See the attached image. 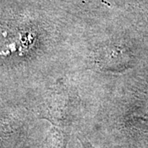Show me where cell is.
I'll return each instance as SVG.
<instances>
[{"instance_id":"1","label":"cell","mask_w":148,"mask_h":148,"mask_svg":"<svg viewBox=\"0 0 148 148\" xmlns=\"http://www.w3.org/2000/svg\"><path fill=\"white\" fill-rule=\"evenodd\" d=\"M77 139L79 140V142L81 143V145H82V148H95L92 146V144L84 136L77 135Z\"/></svg>"}]
</instances>
